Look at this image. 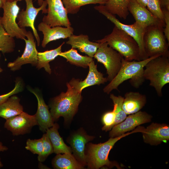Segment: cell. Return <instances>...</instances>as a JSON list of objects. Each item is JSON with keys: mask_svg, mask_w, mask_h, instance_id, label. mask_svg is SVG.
I'll list each match as a JSON object with an SVG mask.
<instances>
[{"mask_svg": "<svg viewBox=\"0 0 169 169\" xmlns=\"http://www.w3.org/2000/svg\"><path fill=\"white\" fill-rule=\"evenodd\" d=\"M145 127L139 126L131 132H128L120 136L110 137L106 141L98 144L88 142L86 145L84 154L86 165L88 169H98L106 166L111 168L115 166L120 169L119 165L115 162L110 161L108 159L110 151L115 144L123 137L134 133L144 131Z\"/></svg>", "mask_w": 169, "mask_h": 169, "instance_id": "cell-1", "label": "cell"}, {"mask_svg": "<svg viewBox=\"0 0 169 169\" xmlns=\"http://www.w3.org/2000/svg\"><path fill=\"white\" fill-rule=\"evenodd\" d=\"M66 85L67 91L53 98L49 104L50 112L54 121L62 117L65 123L69 122L77 113L82 100L81 92L69 83H67Z\"/></svg>", "mask_w": 169, "mask_h": 169, "instance_id": "cell-2", "label": "cell"}, {"mask_svg": "<svg viewBox=\"0 0 169 169\" xmlns=\"http://www.w3.org/2000/svg\"><path fill=\"white\" fill-rule=\"evenodd\" d=\"M159 56L149 57L140 61L126 60L123 57L121 68L114 78L103 89L104 93L109 94L124 81L130 79L129 82L134 87L139 88L145 80L143 76L144 67L151 59Z\"/></svg>", "mask_w": 169, "mask_h": 169, "instance_id": "cell-3", "label": "cell"}, {"mask_svg": "<svg viewBox=\"0 0 169 169\" xmlns=\"http://www.w3.org/2000/svg\"><path fill=\"white\" fill-rule=\"evenodd\" d=\"M95 41L99 43L106 42L126 60H141L139 48L136 41L132 37L115 26L110 33Z\"/></svg>", "mask_w": 169, "mask_h": 169, "instance_id": "cell-4", "label": "cell"}, {"mask_svg": "<svg viewBox=\"0 0 169 169\" xmlns=\"http://www.w3.org/2000/svg\"><path fill=\"white\" fill-rule=\"evenodd\" d=\"M144 68L145 80H149V85L154 88L159 96H161L162 88L169 83V57H157L148 62Z\"/></svg>", "mask_w": 169, "mask_h": 169, "instance_id": "cell-5", "label": "cell"}, {"mask_svg": "<svg viewBox=\"0 0 169 169\" xmlns=\"http://www.w3.org/2000/svg\"><path fill=\"white\" fill-rule=\"evenodd\" d=\"M164 27L156 25L146 28L144 37V43L148 58L156 56L169 57V44L164 33Z\"/></svg>", "mask_w": 169, "mask_h": 169, "instance_id": "cell-6", "label": "cell"}, {"mask_svg": "<svg viewBox=\"0 0 169 169\" xmlns=\"http://www.w3.org/2000/svg\"><path fill=\"white\" fill-rule=\"evenodd\" d=\"M94 8L113 23L115 26L125 32L135 40L139 48L141 60L148 58L145 52L144 43V37L146 28L136 22L130 25L122 23L116 18L115 15L109 12L105 8L104 5L95 6Z\"/></svg>", "mask_w": 169, "mask_h": 169, "instance_id": "cell-7", "label": "cell"}, {"mask_svg": "<svg viewBox=\"0 0 169 169\" xmlns=\"http://www.w3.org/2000/svg\"><path fill=\"white\" fill-rule=\"evenodd\" d=\"M21 0L5 1L2 8L3 16L0 17V24L10 36L23 40L27 31L25 28H20L16 22L20 9L17 2Z\"/></svg>", "mask_w": 169, "mask_h": 169, "instance_id": "cell-8", "label": "cell"}, {"mask_svg": "<svg viewBox=\"0 0 169 169\" xmlns=\"http://www.w3.org/2000/svg\"><path fill=\"white\" fill-rule=\"evenodd\" d=\"M94 57L102 64L106 70L108 81H111L119 71L123 57L106 42L100 43Z\"/></svg>", "mask_w": 169, "mask_h": 169, "instance_id": "cell-9", "label": "cell"}, {"mask_svg": "<svg viewBox=\"0 0 169 169\" xmlns=\"http://www.w3.org/2000/svg\"><path fill=\"white\" fill-rule=\"evenodd\" d=\"M26 3V8L19 11L17 17V23L19 26L22 28L26 27H30L33 32L35 38L37 45L39 46L40 43L39 35L34 26L35 19L40 11L43 13H46L48 10L46 8L47 3L45 0L44 1L42 5L38 8L33 6V0H25Z\"/></svg>", "mask_w": 169, "mask_h": 169, "instance_id": "cell-10", "label": "cell"}, {"mask_svg": "<svg viewBox=\"0 0 169 169\" xmlns=\"http://www.w3.org/2000/svg\"><path fill=\"white\" fill-rule=\"evenodd\" d=\"M45 0L48 6L47 14L44 16L42 22L51 27L71 26V24L62 0Z\"/></svg>", "mask_w": 169, "mask_h": 169, "instance_id": "cell-11", "label": "cell"}, {"mask_svg": "<svg viewBox=\"0 0 169 169\" xmlns=\"http://www.w3.org/2000/svg\"><path fill=\"white\" fill-rule=\"evenodd\" d=\"M26 37L23 39L25 43L24 51L21 56L18 57L14 61L8 64V67L12 71H15L21 69L24 64H30L36 66L38 62V51L36 48L33 34L30 31H27Z\"/></svg>", "mask_w": 169, "mask_h": 169, "instance_id": "cell-12", "label": "cell"}, {"mask_svg": "<svg viewBox=\"0 0 169 169\" xmlns=\"http://www.w3.org/2000/svg\"><path fill=\"white\" fill-rule=\"evenodd\" d=\"M95 137L88 135L83 128L72 131L67 139L70 146L72 154L83 166L86 165L84 154L86 144L92 141Z\"/></svg>", "mask_w": 169, "mask_h": 169, "instance_id": "cell-13", "label": "cell"}, {"mask_svg": "<svg viewBox=\"0 0 169 169\" xmlns=\"http://www.w3.org/2000/svg\"><path fill=\"white\" fill-rule=\"evenodd\" d=\"M38 125L35 114L31 115L23 111L7 120L4 127L15 136L28 133L33 126Z\"/></svg>", "mask_w": 169, "mask_h": 169, "instance_id": "cell-14", "label": "cell"}, {"mask_svg": "<svg viewBox=\"0 0 169 169\" xmlns=\"http://www.w3.org/2000/svg\"><path fill=\"white\" fill-rule=\"evenodd\" d=\"M152 116L145 111H139L129 115L120 123L114 125L109 132L110 137L120 136L134 129L141 125L150 122Z\"/></svg>", "mask_w": 169, "mask_h": 169, "instance_id": "cell-15", "label": "cell"}, {"mask_svg": "<svg viewBox=\"0 0 169 169\" xmlns=\"http://www.w3.org/2000/svg\"><path fill=\"white\" fill-rule=\"evenodd\" d=\"M28 90L36 97L38 101L37 110L35 114L39 130L45 132L47 130L51 127L54 121L46 104L40 91L37 88L33 89L28 86Z\"/></svg>", "mask_w": 169, "mask_h": 169, "instance_id": "cell-16", "label": "cell"}, {"mask_svg": "<svg viewBox=\"0 0 169 169\" xmlns=\"http://www.w3.org/2000/svg\"><path fill=\"white\" fill-rule=\"evenodd\" d=\"M128 9L134 17L136 22L147 28L153 25L165 27L163 23L156 18L146 8L136 0H130Z\"/></svg>", "mask_w": 169, "mask_h": 169, "instance_id": "cell-17", "label": "cell"}, {"mask_svg": "<svg viewBox=\"0 0 169 169\" xmlns=\"http://www.w3.org/2000/svg\"><path fill=\"white\" fill-rule=\"evenodd\" d=\"M144 142L156 146L169 140V126L165 123H152L142 133Z\"/></svg>", "mask_w": 169, "mask_h": 169, "instance_id": "cell-18", "label": "cell"}, {"mask_svg": "<svg viewBox=\"0 0 169 169\" xmlns=\"http://www.w3.org/2000/svg\"><path fill=\"white\" fill-rule=\"evenodd\" d=\"M38 30L42 33L43 38L41 46L45 48L50 42L60 39L69 38L73 34L74 28L70 26L63 27L60 26L51 27L43 22L38 25Z\"/></svg>", "mask_w": 169, "mask_h": 169, "instance_id": "cell-19", "label": "cell"}, {"mask_svg": "<svg viewBox=\"0 0 169 169\" xmlns=\"http://www.w3.org/2000/svg\"><path fill=\"white\" fill-rule=\"evenodd\" d=\"M88 67L89 69L88 75L84 80L79 81V79L73 78L69 82L80 92L86 87L95 85H99L108 81L107 78L104 77L103 74L98 70L93 60L89 64Z\"/></svg>", "mask_w": 169, "mask_h": 169, "instance_id": "cell-20", "label": "cell"}, {"mask_svg": "<svg viewBox=\"0 0 169 169\" xmlns=\"http://www.w3.org/2000/svg\"><path fill=\"white\" fill-rule=\"evenodd\" d=\"M68 38L67 44L70 45L72 48L77 49L80 52L92 58L94 57L100 45V43L90 41L88 36L86 35H76L73 34Z\"/></svg>", "mask_w": 169, "mask_h": 169, "instance_id": "cell-21", "label": "cell"}, {"mask_svg": "<svg viewBox=\"0 0 169 169\" xmlns=\"http://www.w3.org/2000/svg\"><path fill=\"white\" fill-rule=\"evenodd\" d=\"M124 96L122 108L127 115L134 114L140 111L146 102V95L138 92H127Z\"/></svg>", "mask_w": 169, "mask_h": 169, "instance_id": "cell-22", "label": "cell"}, {"mask_svg": "<svg viewBox=\"0 0 169 169\" xmlns=\"http://www.w3.org/2000/svg\"><path fill=\"white\" fill-rule=\"evenodd\" d=\"M59 125L54 123L51 127L48 129L46 134L52 145L54 153L59 154H72L70 147L67 146L64 142L62 138L60 136L58 130Z\"/></svg>", "mask_w": 169, "mask_h": 169, "instance_id": "cell-23", "label": "cell"}, {"mask_svg": "<svg viewBox=\"0 0 169 169\" xmlns=\"http://www.w3.org/2000/svg\"><path fill=\"white\" fill-rule=\"evenodd\" d=\"M20 101L19 98L16 95L10 97L0 105V117L7 120L22 113L23 108Z\"/></svg>", "mask_w": 169, "mask_h": 169, "instance_id": "cell-24", "label": "cell"}, {"mask_svg": "<svg viewBox=\"0 0 169 169\" xmlns=\"http://www.w3.org/2000/svg\"><path fill=\"white\" fill-rule=\"evenodd\" d=\"M53 167L56 169H83L84 166L80 163L72 154H57L52 161Z\"/></svg>", "mask_w": 169, "mask_h": 169, "instance_id": "cell-25", "label": "cell"}, {"mask_svg": "<svg viewBox=\"0 0 169 169\" xmlns=\"http://www.w3.org/2000/svg\"><path fill=\"white\" fill-rule=\"evenodd\" d=\"M64 44L63 42L57 48L49 50H47L43 52H38V62L36 66L38 69L44 68L45 71L50 74L51 69L49 63L50 62L59 56L62 52L61 49L62 45Z\"/></svg>", "mask_w": 169, "mask_h": 169, "instance_id": "cell-26", "label": "cell"}, {"mask_svg": "<svg viewBox=\"0 0 169 169\" xmlns=\"http://www.w3.org/2000/svg\"><path fill=\"white\" fill-rule=\"evenodd\" d=\"M130 0H107L104 5L110 13L125 19L129 13L128 7Z\"/></svg>", "mask_w": 169, "mask_h": 169, "instance_id": "cell-27", "label": "cell"}, {"mask_svg": "<svg viewBox=\"0 0 169 169\" xmlns=\"http://www.w3.org/2000/svg\"><path fill=\"white\" fill-rule=\"evenodd\" d=\"M59 56L65 58L71 64L78 66L86 68L93 60V58L87 56H83L79 54L74 48L64 52H61Z\"/></svg>", "mask_w": 169, "mask_h": 169, "instance_id": "cell-28", "label": "cell"}, {"mask_svg": "<svg viewBox=\"0 0 169 169\" xmlns=\"http://www.w3.org/2000/svg\"><path fill=\"white\" fill-rule=\"evenodd\" d=\"M107 0H62L67 13H77L81 7L89 4H99L105 5Z\"/></svg>", "mask_w": 169, "mask_h": 169, "instance_id": "cell-29", "label": "cell"}, {"mask_svg": "<svg viewBox=\"0 0 169 169\" xmlns=\"http://www.w3.org/2000/svg\"><path fill=\"white\" fill-rule=\"evenodd\" d=\"M15 47V41L5 31L0 24V51L3 54L13 52Z\"/></svg>", "mask_w": 169, "mask_h": 169, "instance_id": "cell-30", "label": "cell"}, {"mask_svg": "<svg viewBox=\"0 0 169 169\" xmlns=\"http://www.w3.org/2000/svg\"><path fill=\"white\" fill-rule=\"evenodd\" d=\"M110 98L113 103V110L115 115L114 126L124 120L127 117V115L122 108L124 97L120 95L116 96L111 94L110 95Z\"/></svg>", "mask_w": 169, "mask_h": 169, "instance_id": "cell-31", "label": "cell"}, {"mask_svg": "<svg viewBox=\"0 0 169 169\" xmlns=\"http://www.w3.org/2000/svg\"><path fill=\"white\" fill-rule=\"evenodd\" d=\"M147 9L157 19L165 23L164 14L160 0H148Z\"/></svg>", "mask_w": 169, "mask_h": 169, "instance_id": "cell-32", "label": "cell"}, {"mask_svg": "<svg viewBox=\"0 0 169 169\" xmlns=\"http://www.w3.org/2000/svg\"><path fill=\"white\" fill-rule=\"evenodd\" d=\"M41 138L43 150L42 153L38 156V160L40 162L45 161L50 155L54 153L52 145L46 134H44Z\"/></svg>", "mask_w": 169, "mask_h": 169, "instance_id": "cell-33", "label": "cell"}, {"mask_svg": "<svg viewBox=\"0 0 169 169\" xmlns=\"http://www.w3.org/2000/svg\"><path fill=\"white\" fill-rule=\"evenodd\" d=\"M25 148L34 154L40 155L43 150V143L42 138L38 139H28L27 141Z\"/></svg>", "mask_w": 169, "mask_h": 169, "instance_id": "cell-34", "label": "cell"}, {"mask_svg": "<svg viewBox=\"0 0 169 169\" xmlns=\"http://www.w3.org/2000/svg\"><path fill=\"white\" fill-rule=\"evenodd\" d=\"M23 90V84L22 80L19 78H17L13 89L7 94L0 95V105L5 102L11 96L22 92Z\"/></svg>", "mask_w": 169, "mask_h": 169, "instance_id": "cell-35", "label": "cell"}, {"mask_svg": "<svg viewBox=\"0 0 169 169\" xmlns=\"http://www.w3.org/2000/svg\"><path fill=\"white\" fill-rule=\"evenodd\" d=\"M115 117V113L114 110L104 114L102 119L103 123L104 125L102 128V131H107L112 128L114 125Z\"/></svg>", "mask_w": 169, "mask_h": 169, "instance_id": "cell-36", "label": "cell"}, {"mask_svg": "<svg viewBox=\"0 0 169 169\" xmlns=\"http://www.w3.org/2000/svg\"><path fill=\"white\" fill-rule=\"evenodd\" d=\"M164 16L165 28L163 32L166 38L169 42V10L166 9H162Z\"/></svg>", "mask_w": 169, "mask_h": 169, "instance_id": "cell-37", "label": "cell"}, {"mask_svg": "<svg viewBox=\"0 0 169 169\" xmlns=\"http://www.w3.org/2000/svg\"><path fill=\"white\" fill-rule=\"evenodd\" d=\"M161 8L169 10V0H160Z\"/></svg>", "mask_w": 169, "mask_h": 169, "instance_id": "cell-38", "label": "cell"}, {"mask_svg": "<svg viewBox=\"0 0 169 169\" xmlns=\"http://www.w3.org/2000/svg\"><path fill=\"white\" fill-rule=\"evenodd\" d=\"M8 149V148L7 146H3L2 142H0V152L6 151ZM3 166V165L1 161L0 158V168L2 167Z\"/></svg>", "mask_w": 169, "mask_h": 169, "instance_id": "cell-39", "label": "cell"}, {"mask_svg": "<svg viewBox=\"0 0 169 169\" xmlns=\"http://www.w3.org/2000/svg\"><path fill=\"white\" fill-rule=\"evenodd\" d=\"M139 4L145 7H146L148 0H136Z\"/></svg>", "mask_w": 169, "mask_h": 169, "instance_id": "cell-40", "label": "cell"}, {"mask_svg": "<svg viewBox=\"0 0 169 169\" xmlns=\"http://www.w3.org/2000/svg\"><path fill=\"white\" fill-rule=\"evenodd\" d=\"M6 0H0V8H3Z\"/></svg>", "mask_w": 169, "mask_h": 169, "instance_id": "cell-41", "label": "cell"}, {"mask_svg": "<svg viewBox=\"0 0 169 169\" xmlns=\"http://www.w3.org/2000/svg\"><path fill=\"white\" fill-rule=\"evenodd\" d=\"M38 0V5L39 6H41L44 0Z\"/></svg>", "mask_w": 169, "mask_h": 169, "instance_id": "cell-42", "label": "cell"}, {"mask_svg": "<svg viewBox=\"0 0 169 169\" xmlns=\"http://www.w3.org/2000/svg\"><path fill=\"white\" fill-rule=\"evenodd\" d=\"M0 57H1V54H0ZM3 71V69L0 66V73L1 72H2V71Z\"/></svg>", "mask_w": 169, "mask_h": 169, "instance_id": "cell-43", "label": "cell"}, {"mask_svg": "<svg viewBox=\"0 0 169 169\" xmlns=\"http://www.w3.org/2000/svg\"><path fill=\"white\" fill-rule=\"evenodd\" d=\"M14 0H6V1H13Z\"/></svg>", "mask_w": 169, "mask_h": 169, "instance_id": "cell-44", "label": "cell"}, {"mask_svg": "<svg viewBox=\"0 0 169 169\" xmlns=\"http://www.w3.org/2000/svg\"></svg>", "mask_w": 169, "mask_h": 169, "instance_id": "cell-45", "label": "cell"}]
</instances>
